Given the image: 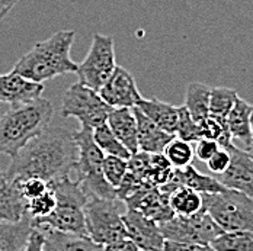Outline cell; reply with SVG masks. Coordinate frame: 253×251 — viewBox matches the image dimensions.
<instances>
[{"instance_id": "836d02e7", "label": "cell", "mask_w": 253, "mask_h": 251, "mask_svg": "<svg viewBox=\"0 0 253 251\" xmlns=\"http://www.w3.org/2000/svg\"><path fill=\"white\" fill-rule=\"evenodd\" d=\"M19 181H21V193L26 202L41 196L44 192L48 190V183L40 177H28V179L19 180Z\"/></svg>"}, {"instance_id": "e0dca14e", "label": "cell", "mask_w": 253, "mask_h": 251, "mask_svg": "<svg viewBox=\"0 0 253 251\" xmlns=\"http://www.w3.org/2000/svg\"><path fill=\"white\" fill-rule=\"evenodd\" d=\"M132 110H134L135 121H137L138 151H143L147 154H163L165 148L175 138V135L168 134L166 131L154 125L138 108H132Z\"/></svg>"}, {"instance_id": "83f0119b", "label": "cell", "mask_w": 253, "mask_h": 251, "mask_svg": "<svg viewBox=\"0 0 253 251\" xmlns=\"http://www.w3.org/2000/svg\"><path fill=\"white\" fill-rule=\"evenodd\" d=\"M210 246L215 251H253V232H223Z\"/></svg>"}, {"instance_id": "277c9868", "label": "cell", "mask_w": 253, "mask_h": 251, "mask_svg": "<svg viewBox=\"0 0 253 251\" xmlns=\"http://www.w3.org/2000/svg\"><path fill=\"white\" fill-rule=\"evenodd\" d=\"M48 187L55 195V209L45 218L32 219L34 228L45 226L66 234L87 235L84 224V205L87 196L80 184L67 176L48 183Z\"/></svg>"}, {"instance_id": "f35d334b", "label": "cell", "mask_w": 253, "mask_h": 251, "mask_svg": "<svg viewBox=\"0 0 253 251\" xmlns=\"http://www.w3.org/2000/svg\"><path fill=\"white\" fill-rule=\"evenodd\" d=\"M18 1L19 0H0V21L9 15V12L16 6Z\"/></svg>"}, {"instance_id": "3957f363", "label": "cell", "mask_w": 253, "mask_h": 251, "mask_svg": "<svg viewBox=\"0 0 253 251\" xmlns=\"http://www.w3.org/2000/svg\"><path fill=\"white\" fill-rule=\"evenodd\" d=\"M52 115L51 102L42 98L12 106L0 116V154L16 157L48 128Z\"/></svg>"}, {"instance_id": "60d3db41", "label": "cell", "mask_w": 253, "mask_h": 251, "mask_svg": "<svg viewBox=\"0 0 253 251\" xmlns=\"http://www.w3.org/2000/svg\"><path fill=\"white\" fill-rule=\"evenodd\" d=\"M251 129H252V137H253V105H252V110H251Z\"/></svg>"}, {"instance_id": "44dd1931", "label": "cell", "mask_w": 253, "mask_h": 251, "mask_svg": "<svg viewBox=\"0 0 253 251\" xmlns=\"http://www.w3.org/2000/svg\"><path fill=\"white\" fill-rule=\"evenodd\" d=\"M172 181L177 183L179 186L188 187V189H191L200 195L220 193V192L226 190V187L215 177L200 173L192 164L185 167V169H173Z\"/></svg>"}, {"instance_id": "74e56055", "label": "cell", "mask_w": 253, "mask_h": 251, "mask_svg": "<svg viewBox=\"0 0 253 251\" xmlns=\"http://www.w3.org/2000/svg\"><path fill=\"white\" fill-rule=\"evenodd\" d=\"M103 251H140L138 247L129 240V238H124L111 244L103 246Z\"/></svg>"}, {"instance_id": "7c38bea8", "label": "cell", "mask_w": 253, "mask_h": 251, "mask_svg": "<svg viewBox=\"0 0 253 251\" xmlns=\"http://www.w3.org/2000/svg\"><path fill=\"white\" fill-rule=\"evenodd\" d=\"M101 98L112 109L117 108H135L141 101L137 83L132 74L121 66H117L112 75L99 90Z\"/></svg>"}, {"instance_id": "ffe728a7", "label": "cell", "mask_w": 253, "mask_h": 251, "mask_svg": "<svg viewBox=\"0 0 253 251\" xmlns=\"http://www.w3.org/2000/svg\"><path fill=\"white\" fill-rule=\"evenodd\" d=\"M135 108H138L154 125L166 131L168 134L175 135L177 119H179V106H173L157 98H152V99L141 98V101L137 103Z\"/></svg>"}, {"instance_id": "e575fe53", "label": "cell", "mask_w": 253, "mask_h": 251, "mask_svg": "<svg viewBox=\"0 0 253 251\" xmlns=\"http://www.w3.org/2000/svg\"><path fill=\"white\" fill-rule=\"evenodd\" d=\"M230 160H231V158H230L228 151L224 150V148H220V150L217 151V152L207 161L208 170H210L211 173L220 176V175H223V173L228 169Z\"/></svg>"}, {"instance_id": "5bb4252c", "label": "cell", "mask_w": 253, "mask_h": 251, "mask_svg": "<svg viewBox=\"0 0 253 251\" xmlns=\"http://www.w3.org/2000/svg\"><path fill=\"white\" fill-rule=\"evenodd\" d=\"M124 203L126 205V208L141 212L144 216L153 219L159 225L170 221L175 216L169 205V199L159 190L157 186L153 184L143 186L129 198H126Z\"/></svg>"}, {"instance_id": "484cf974", "label": "cell", "mask_w": 253, "mask_h": 251, "mask_svg": "<svg viewBox=\"0 0 253 251\" xmlns=\"http://www.w3.org/2000/svg\"><path fill=\"white\" fill-rule=\"evenodd\" d=\"M237 98V92L230 87H211L210 116L218 121H226Z\"/></svg>"}, {"instance_id": "52a82bcc", "label": "cell", "mask_w": 253, "mask_h": 251, "mask_svg": "<svg viewBox=\"0 0 253 251\" xmlns=\"http://www.w3.org/2000/svg\"><path fill=\"white\" fill-rule=\"evenodd\" d=\"M123 205L124 202L118 198L103 199L98 196H87L84 205V224L87 237L101 246L128 238L121 212Z\"/></svg>"}, {"instance_id": "9a60e30c", "label": "cell", "mask_w": 253, "mask_h": 251, "mask_svg": "<svg viewBox=\"0 0 253 251\" xmlns=\"http://www.w3.org/2000/svg\"><path fill=\"white\" fill-rule=\"evenodd\" d=\"M44 84L26 80L15 72L0 74V102L12 106L24 105L41 98Z\"/></svg>"}, {"instance_id": "5b68a950", "label": "cell", "mask_w": 253, "mask_h": 251, "mask_svg": "<svg viewBox=\"0 0 253 251\" xmlns=\"http://www.w3.org/2000/svg\"><path fill=\"white\" fill-rule=\"evenodd\" d=\"M77 147L76 173L77 183L86 196H98L103 199H117L115 189L105 180L102 166L105 154L93 140V129L82 125L76 132H72Z\"/></svg>"}, {"instance_id": "4fadbf2b", "label": "cell", "mask_w": 253, "mask_h": 251, "mask_svg": "<svg viewBox=\"0 0 253 251\" xmlns=\"http://www.w3.org/2000/svg\"><path fill=\"white\" fill-rule=\"evenodd\" d=\"M230 154L228 169L215 179L230 190L240 192L253 199V158L234 144L226 148Z\"/></svg>"}, {"instance_id": "7402d4cb", "label": "cell", "mask_w": 253, "mask_h": 251, "mask_svg": "<svg viewBox=\"0 0 253 251\" xmlns=\"http://www.w3.org/2000/svg\"><path fill=\"white\" fill-rule=\"evenodd\" d=\"M32 229L28 214L18 222H0V251H24Z\"/></svg>"}, {"instance_id": "8fae6325", "label": "cell", "mask_w": 253, "mask_h": 251, "mask_svg": "<svg viewBox=\"0 0 253 251\" xmlns=\"http://www.w3.org/2000/svg\"><path fill=\"white\" fill-rule=\"evenodd\" d=\"M123 221L126 225V237L138 247V250L163 251L166 240L157 222L129 208H126L123 214Z\"/></svg>"}, {"instance_id": "f546056e", "label": "cell", "mask_w": 253, "mask_h": 251, "mask_svg": "<svg viewBox=\"0 0 253 251\" xmlns=\"http://www.w3.org/2000/svg\"><path fill=\"white\" fill-rule=\"evenodd\" d=\"M175 137L182 141L191 143V144H195L200 140H203L201 126L198 122H195L192 119V116L189 115V112L186 110L185 106H179V119H177Z\"/></svg>"}, {"instance_id": "1f68e13d", "label": "cell", "mask_w": 253, "mask_h": 251, "mask_svg": "<svg viewBox=\"0 0 253 251\" xmlns=\"http://www.w3.org/2000/svg\"><path fill=\"white\" fill-rule=\"evenodd\" d=\"M126 170H128V160L114 157V155H105L102 172H103L105 180L114 189H117L121 184L123 179L126 175Z\"/></svg>"}, {"instance_id": "8d00e7d4", "label": "cell", "mask_w": 253, "mask_h": 251, "mask_svg": "<svg viewBox=\"0 0 253 251\" xmlns=\"http://www.w3.org/2000/svg\"><path fill=\"white\" fill-rule=\"evenodd\" d=\"M163 251H215L210 244H183V243H173L166 241Z\"/></svg>"}, {"instance_id": "7a4b0ae2", "label": "cell", "mask_w": 253, "mask_h": 251, "mask_svg": "<svg viewBox=\"0 0 253 251\" xmlns=\"http://www.w3.org/2000/svg\"><path fill=\"white\" fill-rule=\"evenodd\" d=\"M75 31H58L48 39L37 42L13 66L15 73L26 80L44 84L57 75L77 72V63L70 58L75 42Z\"/></svg>"}, {"instance_id": "6da1fadb", "label": "cell", "mask_w": 253, "mask_h": 251, "mask_svg": "<svg viewBox=\"0 0 253 251\" xmlns=\"http://www.w3.org/2000/svg\"><path fill=\"white\" fill-rule=\"evenodd\" d=\"M76 163L77 147L72 132L64 128L48 126L12 158L3 175L10 180L40 177L51 183L70 176Z\"/></svg>"}, {"instance_id": "603a6c76", "label": "cell", "mask_w": 253, "mask_h": 251, "mask_svg": "<svg viewBox=\"0 0 253 251\" xmlns=\"http://www.w3.org/2000/svg\"><path fill=\"white\" fill-rule=\"evenodd\" d=\"M251 110H252L251 103H248V101L242 98H237L226 119L233 140L242 141L245 147H248L253 141L252 129H251Z\"/></svg>"}, {"instance_id": "d590c367", "label": "cell", "mask_w": 253, "mask_h": 251, "mask_svg": "<svg viewBox=\"0 0 253 251\" xmlns=\"http://www.w3.org/2000/svg\"><path fill=\"white\" fill-rule=\"evenodd\" d=\"M220 150V145L215 143V141H211V140H200L198 143H195V147H194V152H195V157L200 160L207 163L217 151Z\"/></svg>"}, {"instance_id": "8992f818", "label": "cell", "mask_w": 253, "mask_h": 251, "mask_svg": "<svg viewBox=\"0 0 253 251\" xmlns=\"http://www.w3.org/2000/svg\"><path fill=\"white\" fill-rule=\"evenodd\" d=\"M203 209L224 232H253V199L236 190L204 193Z\"/></svg>"}, {"instance_id": "ba28073f", "label": "cell", "mask_w": 253, "mask_h": 251, "mask_svg": "<svg viewBox=\"0 0 253 251\" xmlns=\"http://www.w3.org/2000/svg\"><path fill=\"white\" fill-rule=\"evenodd\" d=\"M112 108L106 105L99 92L82 84H72L61 102L60 115L63 118H76L84 126L95 129L106 122Z\"/></svg>"}, {"instance_id": "30bf717a", "label": "cell", "mask_w": 253, "mask_h": 251, "mask_svg": "<svg viewBox=\"0 0 253 251\" xmlns=\"http://www.w3.org/2000/svg\"><path fill=\"white\" fill-rule=\"evenodd\" d=\"M160 231L166 241L204 246L211 244L224 232L204 209L191 216L175 215L170 221L160 225Z\"/></svg>"}, {"instance_id": "4dcf8cb0", "label": "cell", "mask_w": 253, "mask_h": 251, "mask_svg": "<svg viewBox=\"0 0 253 251\" xmlns=\"http://www.w3.org/2000/svg\"><path fill=\"white\" fill-rule=\"evenodd\" d=\"M173 167L165 154H152L150 155V170H149V181L153 186H162L172 180Z\"/></svg>"}, {"instance_id": "f1b7e54d", "label": "cell", "mask_w": 253, "mask_h": 251, "mask_svg": "<svg viewBox=\"0 0 253 251\" xmlns=\"http://www.w3.org/2000/svg\"><path fill=\"white\" fill-rule=\"evenodd\" d=\"M165 157L169 160L173 169H185L192 164V160L195 158L194 145L191 143L182 141L179 138H173L168 147L163 151Z\"/></svg>"}, {"instance_id": "9c48e42d", "label": "cell", "mask_w": 253, "mask_h": 251, "mask_svg": "<svg viewBox=\"0 0 253 251\" xmlns=\"http://www.w3.org/2000/svg\"><path fill=\"white\" fill-rule=\"evenodd\" d=\"M117 69L115 42L112 36L93 34L92 45L84 60L77 64L79 83L99 92Z\"/></svg>"}, {"instance_id": "cb8c5ba5", "label": "cell", "mask_w": 253, "mask_h": 251, "mask_svg": "<svg viewBox=\"0 0 253 251\" xmlns=\"http://www.w3.org/2000/svg\"><path fill=\"white\" fill-rule=\"evenodd\" d=\"M210 95L211 87L204 83L192 81L186 86L183 106L186 108L192 119L198 124L210 116Z\"/></svg>"}, {"instance_id": "ac0fdd59", "label": "cell", "mask_w": 253, "mask_h": 251, "mask_svg": "<svg viewBox=\"0 0 253 251\" xmlns=\"http://www.w3.org/2000/svg\"><path fill=\"white\" fill-rule=\"evenodd\" d=\"M106 124L120 143L132 154L138 152L137 141V121L132 108H117L108 115Z\"/></svg>"}, {"instance_id": "d6986e66", "label": "cell", "mask_w": 253, "mask_h": 251, "mask_svg": "<svg viewBox=\"0 0 253 251\" xmlns=\"http://www.w3.org/2000/svg\"><path fill=\"white\" fill-rule=\"evenodd\" d=\"M44 234V251H103V246L95 243L87 235L66 234L40 226Z\"/></svg>"}, {"instance_id": "d6a6232c", "label": "cell", "mask_w": 253, "mask_h": 251, "mask_svg": "<svg viewBox=\"0 0 253 251\" xmlns=\"http://www.w3.org/2000/svg\"><path fill=\"white\" fill-rule=\"evenodd\" d=\"M55 205H57L55 195L48 187V190L44 192L41 196L26 202V212L32 219H41V218H45L50 215L55 209Z\"/></svg>"}, {"instance_id": "4316f807", "label": "cell", "mask_w": 253, "mask_h": 251, "mask_svg": "<svg viewBox=\"0 0 253 251\" xmlns=\"http://www.w3.org/2000/svg\"><path fill=\"white\" fill-rule=\"evenodd\" d=\"M93 140L105 155H114V157H120L124 160H129L131 152L126 150L120 143V140L112 134L111 128L106 122L93 129Z\"/></svg>"}, {"instance_id": "ab89813d", "label": "cell", "mask_w": 253, "mask_h": 251, "mask_svg": "<svg viewBox=\"0 0 253 251\" xmlns=\"http://www.w3.org/2000/svg\"><path fill=\"white\" fill-rule=\"evenodd\" d=\"M245 151H246V152H248V154H249V155L253 158V141L249 144V145H248V147H246V150Z\"/></svg>"}, {"instance_id": "d4e9b609", "label": "cell", "mask_w": 253, "mask_h": 251, "mask_svg": "<svg viewBox=\"0 0 253 251\" xmlns=\"http://www.w3.org/2000/svg\"><path fill=\"white\" fill-rule=\"evenodd\" d=\"M169 205L175 215L191 216L203 211V196L188 187L177 186L169 195Z\"/></svg>"}, {"instance_id": "2e32d148", "label": "cell", "mask_w": 253, "mask_h": 251, "mask_svg": "<svg viewBox=\"0 0 253 251\" xmlns=\"http://www.w3.org/2000/svg\"><path fill=\"white\" fill-rule=\"evenodd\" d=\"M26 214V201L21 193L18 179L0 176V222H18Z\"/></svg>"}, {"instance_id": "b9f144b4", "label": "cell", "mask_w": 253, "mask_h": 251, "mask_svg": "<svg viewBox=\"0 0 253 251\" xmlns=\"http://www.w3.org/2000/svg\"><path fill=\"white\" fill-rule=\"evenodd\" d=\"M1 175H3V173H1V172H0V176H1Z\"/></svg>"}]
</instances>
